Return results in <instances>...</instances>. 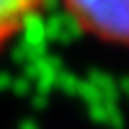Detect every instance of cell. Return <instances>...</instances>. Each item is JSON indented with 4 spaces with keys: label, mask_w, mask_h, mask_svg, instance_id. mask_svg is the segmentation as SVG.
I'll return each instance as SVG.
<instances>
[{
    "label": "cell",
    "mask_w": 129,
    "mask_h": 129,
    "mask_svg": "<svg viewBox=\"0 0 129 129\" xmlns=\"http://www.w3.org/2000/svg\"><path fill=\"white\" fill-rule=\"evenodd\" d=\"M49 0H0V49H5L29 27Z\"/></svg>",
    "instance_id": "cell-2"
},
{
    "label": "cell",
    "mask_w": 129,
    "mask_h": 129,
    "mask_svg": "<svg viewBox=\"0 0 129 129\" xmlns=\"http://www.w3.org/2000/svg\"><path fill=\"white\" fill-rule=\"evenodd\" d=\"M61 7L85 37L129 49V0H61Z\"/></svg>",
    "instance_id": "cell-1"
}]
</instances>
